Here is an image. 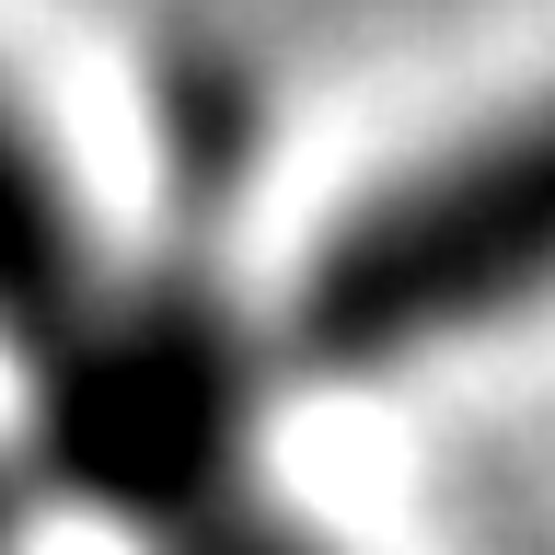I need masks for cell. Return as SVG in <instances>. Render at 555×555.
Returning a JSON list of instances; mask_svg holds the SVG:
<instances>
[{"instance_id":"1","label":"cell","mask_w":555,"mask_h":555,"mask_svg":"<svg viewBox=\"0 0 555 555\" xmlns=\"http://www.w3.org/2000/svg\"><path fill=\"white\" fill-rule=\"evenodd\" d=\"M532 301H555V93L451 139L428 173L359 208L301 289V336L371 371L440 336H486Z\"/></svg>"},{"instance_id":"2","label":"cell","mask_w":555,"mask_h":555,"mask_svg":"<svg viewBox=\"0 0 555 555\" xmlns=\"http://www.w3.org/2000/svg\"><path fill=\"white\" fill-rule=\"evenodd\" d=\"M139 520H151V544H163V555H324L301 520L278 509V498H255V486H243L232 463L185 428V416H163V428H151V463H139Z\"/></svg>"},{"instance_id":"3","label":"cell","mask_w":555,"mask_h":555,"mask_svg":"<svg viewBox=\"0 0 555 555\" xmlns=\"http://www.w3.org/2000/svg\"><path fill=\"white\" fill-rule=\"evenodd\" d=\"M81 278V243H69V208H59V173L47 151L24 139V116L0 104V312L12 324H47Z\"/></svg>"}]
</instances>
